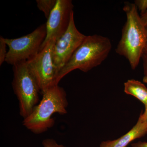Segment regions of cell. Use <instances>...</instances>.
<instances>
[{
	"mask_svg": "<svg viewBox=\"0 0 147 147\" xmlns=\"http://www.w3.org/2000/svg\"><path fill=\"white\" fill-rule=\"evenodd\" d=\"M123 10L126 13V21L115 51L118 55L126 58L134 70L139 64L144 51L147 40L146 27L134 3H125Z\"/></svg>",
	"mask_w": 147,
	"mask_h": 147,
	"instance_id": "6da1fadb",
	"label": "cell"
},
{
	"mask_svg": "<svg viewBox=\"0 0 147 147\" xmlns=\"http://www.w3.org/2000/svg\"><path fill=\"white\" fill-rule=\"evenodd\" d=\"M42 93L41 101L23 122V125L34 134H41L54 126L55 120L52 117L54 114L67 113L68 101L63 88L55 85Z\"/></svg>",
	"mask_w": 147,
	"mask_h": 147,
	"instance_id": "7a4b0ae2",
	"label": "cell"
},
{
	"mask_svg": "<svg viewBox=\"0 0 147 147\" xmlns=\"http://www.w3.org/2000/svg\"><path fill=\"white\" fill-rule=\"evenodd\" d=\"M112 49L109 38L100 35L86 36L71 59L61 69L57 84L65 75L75 69L87 72L100 65L107 59Z\"/></svg>",
	"mask_w": 147,
	"mask_h": 147,
	"instance_id": "3957f363",
	"label": "cell"
},
{
	"mask_svg": "<svg viewBox=\"0 0 147 147\" xmlns=\"http://www.w3.org/2000/svg\"><path fill=\"white\" fill-rule=\"evenodd\" d=\"M13 70L12 86L19 101L20 115L25 119L37 105L40 90L27 61L13 65Z\"/></svg>",
	"mask_w": 147,
	"mask_h": 147,
	"instance_id": "277c9868",
	"label": "cell"
},
{
	"mask_svg": "<svg viewBox=\"0 0 147 147\" xmlns=\"http://www.w3.org/2000/svg\"><path fill=\"white\" fill-rule=\"evenodd\" d=\"M46 34L45 24L24 36L11 39L4 38L9 47L5 62L13 66L31 59L39 53Z\"/></svg>",
	"mask_w": 147,
	"mask_h": 147,
	"instance_id": "5b68a950",
	"label": "cell"
},
{
	"mask_svg": "<svg viewBox=\"0 0 147 147\" xmlns=\"http://www.w3.org/2000/svg\"><path fill=\"white\" fill-rule=\"evenodd\" d=\"M56 41L55 39L50 40L36 56L27 61L42 92L48 88L58 85L56 82L57 74L53 55Z\"/></svg>",
	"mask_w": 147,
	"mask_h": 147,
	"instance_id": "8992f818",
	"label": "cell"
},
{
	"mask_svg": "<svg viewBox=\"0 0 147 147\" xmlns=\"http://www.w3.org/2000/svg\"><path fill=\"white\" fill-rule=\"evenodd\" d=\"M86 36L76 28L73 13L67 30L57 40L53 48V61L57 75L82 44Z\"/></svg>",
	"mask_w": 147,
	"mask_h": 147,
	"instance_id": "52a82bcc",
	"label": "cell"
},
{
	"mask_svg": "<svg viewBox=\"0 0 147 147\" xmlns=\"http://www.w3.org/2000/svg\"><path fill=\"white\" fill-rule=\"evenodd\" d=\"M74 5L71 0H57L46 23L47 34L40 50L51 40H57L69 26Z\"/></svg>",
	"mask_w": 147,
	"mask_h": 147,
	"instance_id": "ba28073f",
	"label": "cell"
},
{
	"mask_svg": "<svg viewBox=\"0 0 147 147\" xmlns=\"http://www.w3.org/2000/svg\"><path fill=\"white\" fill-rule=\"evenodd\" d=\"M147 133V124L138 119L137 123L128 132L114 140L102 142L100 147H127L135 139L141 138Z\"/></svg>",
	"mask_w": 147,
	"mask_h": 147,
	"instance_id": "9c48e42d",
	"label": "cell"
},
{
	"mask_svg": "<svg viewBox=\"0 0 147 147\" xmlns=\"http://www.w3.org/2000/svg\"><path fill=\"white\" fill-rule=\"evenodd\" d=\"M124 92L140 100L145 106L147 105V88L142 82L130 79L124 83Z\"/></svg>",
	"mask_w": 147,
	"mask_h": 147,
	"instance_id": "30bf717a",
	"label": "cell"
},
{
	"mask_svg": "<svg viewBox=\"0 0 147 147\" xmlns=\"http://www.w3.org/2000/svg\"><path fill=\"white\" fill-rule=\"evenodd\" d=\"M57 1V0H36L38 8L43 12L47 19L56 5Z\"/></svg>",
	"mask_w": 147,
	"mask_h": 147,
	"instance_id": "8fae6325",
	"label": "cell"
},
{
	"mask_svg": "<svg viewBox=\"0 0 147 147\" xmlns=\"http://www.w3.org/2000/svg\"><path fill=\"white\" fill-rule=\"evenodd\" d=\"M6 43L5 41L4 38L0 36V65H1L5 62V59L7 55Z\"/></svg>",
	"mask_w": 147,
	"mask_h": 147,
	"instance_id": "7c38bea8",
	"label": "cell"
},
{
	"mask_svg": "<svg viewBox=\"0 0 147 147\" xmlns=\"http://www.w3.org/2000/svg\"><path fill=\"white\" fill-rule=\"evenodd\" d=\"M134 4L141 12V15L144 13L147 10V0H136Z\"/></svg>",
	"mask_w": 147,
	"mask_h": 147,
	"instance_id": "4fadbf2b",
	"label": "cell"
},
{
	"mask_svg": "<svg viewBox=\"0 0 147 147\" xmlns=\"http://www.w3.org/2000/svg\"><path fill=\"white\" fill-rule=\"evenodd\" d=\"M42 144L44 147H66L63 145L58 144L56 141L53 139H45Z\"/></svg>",
	"mask_w": 147,
	"mask_h": 147,
	"instance_id": "5bb4252c",
	"label": "cell"
},
{
	"mask_svg": "<svg viewBox=\"0 0 147 147\" xmlns=\"http://www.w3.org/2000/svg\"><path fill=\"white\" fill-rule=\"evenodd\" d=\"M142 59L143 61L144 74L145 76H147V52H144Z\"/></svg>",
	"mask_w": 147,
	"mask_h": 147,
	"instance_id": "9a60e30c",
	"label": "cell"
},
{
	"mask_svg": "<svg viewBox=\"0 0 147 147\" xmlns=\"http://www.w3.org/2000/svg\"><path fill=\"white\" fill-rule=\"evenodd\" d=\"M139 119L147 124V105L145 106L144 112L143 114H141L139 116Z\"/></svg>",
	"mask_w": 147,
	"mask_h": 147,
	"instance_id": "2e32d148",
	"label": "cell"
},
{
	"mask_svg": "<svg viewBox=\"0 0 147 147\" xmlns=\"http://www.w3.org/2000/svg\"><path fill=\"white\" fill-rule=\"evenodd\" d=\"M131 147H147V142H139L132 144Z\"/></svg>",
	"mask_w": 147,
	"mask_h": 147,
	"instance_id": "e0dca14e",
	"label": "cell"
},
{
	"mask_svg": "<svg viewBox=\"0 0 147 147\" xmlns=\"http://www.w3.org/2000/svg\"><path fill=\"white\" fill-rule=\"evenodd\" d=\"M141 19H142L144 25L145 26L147 27V10L144 13L141 15Z\"/></svg>",
	"mask_w": 147,
	"mask_h": 147,
	"instance_id": "ac0fdd59",
	"label": "cell"
},
{
	"mask_svg": "<svg viewBox=\"0 0 147 147\" xmlns=\"http://www.w3.org/2000/svg\"><path fill=\"white\" fill-rule=\"evenodd\" d=\"M143 80L144 83L147 84V76H144V78H143Z\"/></svg>",
	"mask_w": 147,
	"mask_h": 147,
	"instance_id": "d6986e66",
	"label": "cell"
},
{
	"mask_svg": "<svg viewBox=\"0 0 147 147\" xmlns=\"http://www.w3.org/2000/svg\"><path fill=\"white\" fill-rule=\"evenodd\" d=\"M147 29V40L146 43V46H145V50L144 52H147V27L146 28Z\"/></svg>",
	"mask_w": 147,
	"mask_h": 147,
	"instance_id": "ffe728a7",
	"label": "cell"
}]
</instances>
